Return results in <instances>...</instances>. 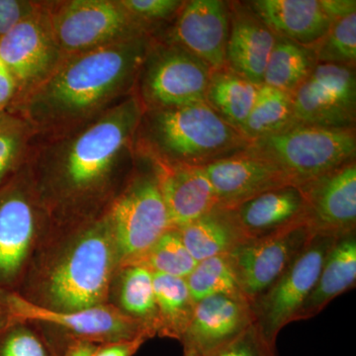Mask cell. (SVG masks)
I'll use <instances>...</instances> for the list:
<instances>
[{
    "label": "cell",
    "mask_w": 356,
    "mask_h": 356,
    "mask_svg": "<svg viewBox=\"0 0 356 356\" xmlns=\"http://www.w3.org/2000/svg\"><path fill=\"white\" fill-rule=\"evenodd\" d=\"M17 93L15 79L0 58V113L8 111Z\"/></svg>",
    "instance_id": "obj_39"
},
{
    "label": "cell",
    "mask_w": 356,
    "mask_h": 356,
    "mask_svg": "<svg viewBox=\"0 0 356 356\" xmlns=\"http://www.w3.org/2000/svg\"><path fill=\"white\" fill-rule=\"evenodd\" d=\"M152 163L158 175L170 228H182L217 207L216 194L203 168Z\"/></svg>",
    "instance_id": "obj_21"
},
{
    "label": "cell",
    "mask_w": 356,
    "mask_h": 356,
    "mask_svg": "<svg viewBox=\"0 0 356 356\" xmlns=\"http://www.w3.org/2000/svg\"><path fill=\"white\" fill-rule=\"evenodd\" d=\"M0 307L7 327L14 323L37 325L57 356L76 341L102 344L140 337L154 339L144 325L109 303L77 312H57L34 305L17 292H4L0 293Z\"/></svg>",
    "instance_id": "obj_7"
},
{
    "label": "cell",
    "mask_w": 356,
    "mask_h": 356,
    "mask_svg": "<svg viewBox=\"0 0 356 356\" xmlns=\"http://www.w3.org/2000/svg\"><path fill=\"white\" fill-rule=\"evenodd\" d=\"M0 356H57L37 325L14 323L0 332Z\"/></svg>",
    "instance_id": "obj_34"
},
{
    "label": "cell",
    "mask_w": 356,
    "mask_h": 356,
    "mask_svg": "<svg viewBox=\"0 0 356 356\" xmlns=\"http://www.w3.org/2000/svg\"><path fill=\"white\" fill-rule=\"evenodd\" d=\"M118 267L104 215L67 228L51 227L17 293L49 310H86L108 303Z\"/></svg>",
    "instance_id": "obj_3"
},
{
    "label": "cell",
    "mask_w": 356,
    "mask_h": 356,
    "mask_svg": "<svg viewBox=\"0 0 356 356\" xmlns=\"http://www.w3.org/2000/svg\"><path fill=\"white\" fill-rule=\"evenodd\" d=\"M259 88L227 67L213 70L205 102L222 120L241 132L254 106Z\"/></svg>",
    "instance_id": "obj_26"
},
{
    "label": "cell",
    "mask_w": 356,
    "mask_h": 356,
    "mask_svg": "<svg viewBox=\"0 0 356 356\" xmlns=\"http://www.w3.org/2000/svg\"><path fill=\"white\" fill-rule=\"evenodd\" d=\"M252 324L254 317L248 300L214 295L196 303L193 317L178 341L184 356H208Z\"/></svg>",
    "instance_id": "obj_16"
},
{
    "label": "cell",
    "mask_w": 356,
    "mask_h": 356,
    "mask_svg": "<svg viewBox=\"0 0 356 356\" xmlns=\"http://www.w3.org/2000/svg\"><path fill=\"white\" fill-rule=\"evenodd\" d=\"M314 234L310 225L305 222L273 236L247 241L227 254L250 303L273 286Z\"/></svg>",
    "instance_id": "obj_14"
},
{
    "label": "cell",
    "mask_w": 356,
    "mask_h": 356,
    "mask_svg": "<svg viewBox=\"0 0 356 356\" xmlns=\"http://www.w3.org/2000/svg\"><path fill=\"white\" fill-rule=\"evenodd\" d=\"M185 280L192 298L196 303L206 297L214 295L248 300L229 266L227 254L217 255L198 261Z\"/></svg>",
    "instance_id": "obj_30"
},
{
    "label": "cell",
    "mask_w": 356,
    "mask_h": 356,
    "mask_svg": "<svg viewBox=\"0 0 356 356\" xmlns=\"http://www.w3.org/2000/svg\"><path fill=\"white\" fill-rule=\"evenodd\" d=\"M229 32V1L189 0L163 36H156L181 47L213 72L226 67Z\"/></svg>",
    "instance_id": "obj_15"
},
{
    "label": "cell",
    "mask_w": 356,
    "mask_h": 356,
    "mask_svg": "<svg viewBox=\"0 0 356 356\" xmlns=\"http://www.w3.org/2000/svg\"><path fill=\"white\" fill-rule=\"evenodd\" d=\"M197 262L185 247L178 229L170 228L133 264L147 267L153 273L185 280Z\"/></svg>",
    "instance_id": "obj_31"
},
{
    "label": "cell",
    "mask_w": 356,
    "mask_h": 356,
    "mask_svg": "<svg viewBox=\"0 0 356 356\" xmlns=\"http://www.w3.org/2000/svg\"><path fill=\"white\" fill-rule=\"evenodd\" d=\"M314 50L318 64L355 67L356 13L332 19L327 34Z\"/></svg>",
    "instance_id": "obj_33"
},
{
    "label": "cell",
    "mask_w": 356,
    "mask_h": 356,
    "mask_svg": "<svg viewBox=\"0 0 356 356\" xmlns=\"http://www.w3.org/2000/svg\"><path fill=\"white\" fill-rule=\"evenodd\" d=\"M203 168L214 188L218 206L227 209L264 192L293 184L277 166L245 153Z\"/></svg>",
    "instance_id": "obj_18"
},
{
    "label": "cell",
    "mask_w": 356,
    "mask_h": 356,
    "mask_svg": "<svg viewBox=\"0 0 356 356\" xmlns=\"http://www.w3.org/2000/svg\"><path fill=\"white\" fill-rule=\"evenodd\" d=\"M356 285V231L337 238L325 257L315 287L295 315L293 322L318 316L332 300L355 289Z\"/></svg>",
    "instance_id": "obj_23"
},
{
    "label": "cell",
    "mask_w": 356,
    "mask_h": 356,
    "mask_svg": "<svg viewBox=\"0 0 356 356\" xmlns=\"http://www.w3.org/2000/svg\"><path fill=\"white\" fill-rule=\"evenodd\" d=\"M229 211L245 241L266 238L308 222L303 191L294 184L264 192Z\"/></svg>",
    "instance_id": "obj_19"
},
{
    "label": "cell",
    "mask_w": 356,
    "mask_h": 356,
    "mask_svg": "<svg viewBox=\"0 0 356 356\" xmlns=\"http://www.w3.org/2000/svg\"><path fill=\"white\" fill-rule=\"evenodd\" d=\"M146 337L97 344L91 356H134L147 341Z\"/></svg>",
    "instance_id": "obj_38"
},
{
    "label": "cell",
    "mask_w": 356,
    "mask_h": 356,
    "mask_svg": "<svg viewBox=\"0 0 356 356\" xmlns=\"http://www.w3.org/2000/svg\"><path fill=\"white\" fill-rule=\"evenodd\" d=\"M103 215L113 238L119 267L136 264L170 228L151 159L136 153L130 177Z\"/></svg>",
    "instance_id": "obj_5"
},
{
    "label": "cell",
    "mask_w": 356,
    "mask_h": 356,
    "mask_svg": "<svg viewBox=\"0 0 356 356\" xmlns=\"http://www.w3.org/2000/svg\"><path fill=\"white\" fill-rule=\"evenodd\" d=\"M51 227L24 163L0 186V293L19 290Z\"/></svg>",
    "instance_id": "obj_6"
},
{
    "label": "cell",
    "mask_w": 356,
    "mask_h": 356,
    "mask_svg": "<svg viewBox=\"0 0 356 356\" xmlns=\"http://www.w3.org/2000/svg\"><path fill=\"white\" fill-rule=\"evenodd\" d=\"M212 70L177 44L154 35L135 93L144 110L205 102Z\"/></svg>",
    "instance_id": "obj_10"
},
{
    "label": "cell",
    "mask_w": 356,
    "mask_h": 356,
    "mask_svg": "<svg viewBox=\"0 0 356 356\" xmlns=\"http://www.w3.org/2000/svg\"><path fill=\"white\" fill-rule=\"evenodd\" d=\"M291 98L295 125L355 128V67L318 64Z\"/></svg>",
    "instance_id": "obj_12"
},
{
    "label": "cell",
    "mask_w": 356,
    "mask_h": 356,
    "mask_svg": "<svg viewBox=\"0 0 356 356\" xmlns=\"http://www.w3.org/2000/svg\"><path fill=\"white\" fill-rule=\"evenodd\" d=\"M96 346L86 341H76L70 344L60 356H91Z\"/></svg>",
    "instance_id": "obj_41"
},
{
    "label": "cell",
    "mask_w": 356,
    "mask_h": 356,
    "mask_svg": "<svg viewBox=\"0 0 356 356\" xmlns=\"http://www.w3.org/2000/svg\"><path fill=\"white\" fill-rule=\"evenodd\" d=\"M51 27L64 56L144 35L153 28L134 17L120 0H67L47 2Z\"/></svg>",
    "instance_id": "obj_9"
},
{
    "label": "cell",
    "mask_w": 356,
    "mask_h": 356,
    "mask_svg": "<svg viewBox=\"0 0 356 356\" xmlns=\"http://www.w3.org/2000/svg\"><path fill=\"white\" fill-rule=\"evenodd\" d=\"M317 65L314 48L276 36L262 84L291 95Z\"/></svg>",
    "instance_id": "obj_28"
},
{
    "label": "cell",
    "mask_w": 356,
    "mask_h": 356,
    "mask_svg": "<svg viewBox=\"0 0 356 356\" xmlns=\"http://www.w3.org/2000/svg\"><path fill=\"white\" fill-rule=\"evenodd\" d=\"M293 125L295 124L291 95L261 84L241 133L252 142L280 133Z\"/></svg>",
    "instance_id": "obj_29"
},
{
    "label": "cell",
    "mask_w": 356,
    "mask_h": 356,
    "mask_svg": "<svg viewBox=\"0 0 356 356\" xmlns=\"http://www.w3.org/2000/svg\"><path fill=\"white\" fill-rule=\"evenodd\" d=\"M275 36L314 47L332 24L321 0H254L248 1Z\"/></svg>",
    "instance_id": "obj_22"
},
{
    "label": "cell",
    "mask_w": 356,
    "mask_h": 356,
    "mask_svg": "<svg viewBox=\"0 0 356 356\" xmlns=\"http://www.w3.org/2000/svg\"><path fill=\"white\" fill-rule=\"evenodd\" d=\"M321 2L331 19L356 13L355 0H321Z\"/></svg>",
    "instance_id": "obj_40"
},
{
    "label": "cell",
    "mask_w": 356,
    "mask_h": 356,
    "mask_svg": "<svg viewBox=\"0 0 356 356\" xmlns=\"http://www.w3.org/2000/svg\"><path fill=\"white\" fill-rule=\"evenodd\" d=\"M134 17L158 33L161 23L175 19L184 4L181 0H120Z\"/></svg>",
    "instance_id": "obj_35"
},
{
    "label": "cell",
    "mask_w": 356,
    "mask_h": 356,
    "mask_svg": "<svg viewBox=\"0 0 356 356\" xmlns=\"http://www.w3.org/2000/svg\"><path fill=\"white\" fill-rule=\"evenodd\" d=\"M250 140L206 102L144 110L136 153L159 163L206 166L245 153Z\"/></svg>",
    "instance_id": "obj_4"
},
{
    "label": "cell",
    "mask_w": 356,
    "mask_h": 356,
    "mask_svg": "<svg viewBox=\"0 0 356 356\" xmlns=\"http://www.w3.org/2000/svg\"><path fill=\"white\" fill-rule=\"evenodd\" d=\"M245 154L277 166L300 186L355 161V128L293 125L252 140Z\"/></svg>",
    "instance_id": "obj_8"
},
{
    "label": "cell",
    "mask_w": 356,
    "mask_h": 356,
    "mask_svg": "<svg viewBox=\"0 0 356 356\" xmlns=\"http://www.w3.org/2000/svg\"><path fill=\"white\" fill-rule=\"evenodd\" d=\"M34 135L17 115L0 113V186L24 165Z\"/></svg>",
    "instance_id": "obj_32"
},
{
    "label": "cell",
    "mask_w": 356,
    "mask_h": 356,
    "mask_svg": "<svg viewBox=\"0 0 356 356\" xmlns=\"http://www.w3.org/2000/svg\"><path fill=\"white\" fill-rule=\"evenodd\" d=\"M7 327V320L6 315H4L3 311H2L1 307H0V332L2 330L6 329Z\"/></svg>",
    "instance_id": "obj_42"
},
{
    "label": "cell",
    "mask_w": 356,
    "mask_h": 356,
    "mask_svg": "<svg viewBox=\"0 0 356 356\" xmlns=\"http://www.w3.org/2000/svg\"><path fill=\"white\" fill-rule=\"evenodd\" d=\"M229 32L226 67L261 86L276 36L248 1H229Z\"/></svg>",
    "instance_id": "obj_20"
},
{
    "label": "cell",
    "mask_w": 356,
    "mask_h": 356,
    "mask_svg": "<svg viewBox=\"0 0 356 356\" xmlns=\"http://www.w3.org/2000/svg\"><path fill=\"white\" fill-rule=\"evenodd\" d=\"M64 57L54 34L47 2H38L31 13L0 39V58L17 86L14 102L50 76Z\"/></svg>",
    "instance_id": "obj_13"
},
{
    "label": "cell",
    "mask_w": 356,
    "mask_h": 356,
    "mask_svg": "<svg viewBox=\"0 0 356 356\" xmlns=\"http://www.w3.org/2000/svg\"><path fill=\"white\" fill-rule=\"evenodd\" d=\"M108 303L144 325L152 337L158 334L154 273L147 267L140 264L118 267L110 286Z\"/></svg>",
    "instance_id": "obj_24"
},
{
    "label": "cell",
    "mask_w": 356,
    "mask_h": 356,
    "mask_svg": "<svg viewBox=\"0 0 356 356\" xmlns=\"http://www.w3.org/2000/svg\"><path fill=\"white\" fill-rule=\"evenodd\" d=\"M337 238L332 234H314L273 286L250 303L254 324L269 343L276 346L280 332L294 321L315 287L325 257Z\"/></svg>",
    "instance_id": "obj_11"
},
{
    "label": "cell",
    "mask_w": 356,
    "mask_h": 356,
    "mask_svg": "<svg viewBox=\"0 0 356 356\" xmlns=\"http://www.w3.org/2000/svg\"><path fill=\"white\" fill-rule=\"evenodd\" d=\"M152 38L134 37L65 56L7 112L23 119L35 135L62 132L92 120L135 92Z\"/></svg>",
    "instance_id": "obj_2"
},
{
    "label": "cell",
    "mask_w": 356,
    "mask_h": 356,
    "mask_svg": "<svg viewBox=\"0 0 356 356\" xmlns=\"http://www.w3.org/2000/svg\"><path fill=\"white\" fill-rule=\"evenodd\" d=\"M143 114L134 92L83 125L34 135L25 165L53 228L104 214L135 165Z\"/></svg>",
    "instance_id": "obj_1"
},
{
    "label": "cell",
    "mask_w": 356,
    "mask_h": 356,
    "mask_svg": "<svg viewBox=\"0 0 356 356\" xmlns=\"http://www.w3.org/2000/svg\"><path fill=\"white\" fill-rule=\"evenodd\" d=\"M300 187L315 233L339 236L356 231V161Z\"/></svg>",
    "instance_id": "obj_17"
},
{
    "label": "cell",
    "mask_w": 356,
    "mask_h": 356,
    "mask_svg": "<svg viewBox=\"0 0 356 356\" xmlns=\"http://www.w3.org/2000/svg\"><path fill=\"white\" fill-rule=\"evenodd\" d=\"M178 231L196 261L228 254L247 242L229 209L219 206Z\"/></svg>",
    "instance_id": "obj_25"
},
{
    "label": "cell",
    "mask_w": 356,
    "mask_h": 356,
    "mask_svg": "<svg viewBox=\"0 0 356 356\" xmlns=\"http://www.w3.org/2000/svg\"><path fill=\"white\" fill-rule=\"evenodd\" d=\"M38 2L0 0V39L36 8Z\"/></svg>",
    "instance_id": "obj_37"
},
{
    "label": "cell",
    "mask_w": 356,
    "mask_h": 356,
    "mask_svg": "<svg viewBox=\"0 0 356 356\" xmlns=\"http://www.w3.org/2000/svg\"><path fill=\"white\" fill-rule=\"evenodd\" d=\"M154 290L159 318L156 336L179 341L193 317L196 306L186 280L154 273Z\"/></svg>",
    "instance_id": "obj_27"
},
{
    "label": "cell",
    "mask_w": 356,
    "mask_h": 356,
    "mask_svg": "<svg viewBox=\"0 0 356 356\" xmlns=\"http://www.w3.org/2000/svg\"><path fill=\"white\" fill-rule=\"evenodd\" d=\"M208 356H277L276 346L269 343L259 327L252 324L231 343Z\"/></svg>",
    "instance_id": "obj_36"
}]
</instances>
